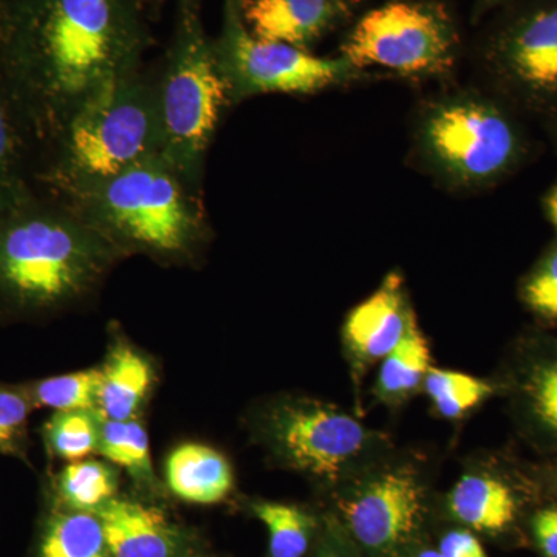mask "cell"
<instances>
[{"label": "cell", "mask_w": 557, "mask_h": 557, "mask_svg": "<svg viewBox=\"0 0 557 557\" xmlns=\"http://www.w3.org/2000/svg\"><path fill=\"white\" fill-rule=\"evenodd\" d=\"M152 44L139 0H0V81L28 134L51 141Z\"/></svg>", "instance_id": "1"}, {"label": "cell", "mask_w": 557, "mask_h": 557, "mask_svg": "<svg viewBox=\"0 0 557 557\" xmlns=\"http://www.w3.org/2000/svg\"><path fill=\"white\" fill-rule=\"evenodd\" d=\"M126 258L67 205L25 194L0 208V300L20 311L64 309Z\"/></svg>", "instance_id": "2"}, {"label": "cell", "mask_w": 557, "mask_h": 557, "mask_svg": "<svg viewBox=\"0 0 557 557\" xmlns=\"http://www.w3.org/2000/svg\"><path fill=\"white\" fill-rule=\"evenodd\" d=\"M62 203L126 258L145 255L159 262L188 263L207 247L211 234L201 189L160 156Z\"/></svg>", "instance_id": "3"}, {"label": "cell", "mask_w": 557, "mask_h": 557, "mask_svg": "<svg viewBox=\"0 0 557 557\" xmlns=\"http://www.w3.org/2000/svg\"><path fill=\"white\" fill-rule=\"evenodd\" d=\"M44 178L65 199L160 156L153 81L139 70L90 95L51 138Z\"/></svg>", "instance_id": "4"}, {"label": "cell", "mask_w": 557, "mask_h": 557, "mask_svg": "<svg viewBox=\"0 0 557 557\" xmlns=\"http://www.w3.org/2000/svg\"><path fill=\"white\" fill-rule=\"evenodd\" d=\"M153 91L160 157L201 189L209 148L233 102L205 30L200 0H178L174 35Z\"/></svg>", "instance_id": "5"}, {"label": "cell", "mask_w": 557, "mask_h": 557, "mask_svg": "<svg viewBox=\"0 0 557 557\" xmlns=\"http://www.w3.org/2000/svg\"><path fill=\"white\" fill-rule=\"evenodd\" d=\"M252 432L281 467L335 490L392 450L383 432L347 410L311 397L271 399L252 420Z\"/></svg>", "instance_id": "6"}, {"label": "cell", "mask_w": 557, "mask_h": 557, "mask_svg": "<svg viewBox=\"0 0 557 557\" xmlns=\"http://www.w3.org/2000/svg\"><path fill=\"white\" fill-rule=\"evenodd\" d=\"M512 109L507 101L480 95L446 98L424 113L421 150L457 185L497 182L520 166L528 153L525 131Z\"/></svg>", "instance_id": "7"}, {"label": "cell", "mask_w": 557, "mask_h": 557, "mask_svg": "<svg viewBox=\"0 0 557 557\" xmlns=\"http://www.w3.org/2000/svg\"><path fill=\"white\" fill-rule=\"evenodd\" d=\"M336 511L364 557H409L428 516L423 471L391 453L335 487Z\"/></svg>", "instance_id": "8"}, {"label": "cell", "mask_w": 557, "mask_h": 557, "mask_svg": "<svg viewBox=\"0 0 557 557\" xmlns=\"http://www.w3.org/2000/svg\"><path fill=\"white\" fill-rule=\"evenodd\" d=\"M231 102L269 94L310 95L358 79L346 58H321L284 42L256 38L245 25L240 0H223L222 28L212 38Z\"/></svg>", "instance_id": "9"}, {"label": "cell", "mask_w": 557, "mask_h": 557, "mask_svg": "<svg viewBox=\"0 0 557 557\" xmlns=\"http://www.w3.org/2000/svg\"><path fill=\"white\" fill-rule=\"evenodd\" d=\"M457 51L448 10L426 0H394L370 10L341 44V57L358 70L381 67L409 78L445 75Z\"/></svg>", "instance_id": "10"}, {"label": "cell", "mask_w": 557, "mask_h": 557, "mask_svg": "<svg viewBox=\"0 0 557 557\" xmlns=\"http://www.w3.org/2000/svg\"><path fill=\"white\" fill-rule=\"evenodd\" d=\"M502 11L483 46L487 72L511 108L549 121L557 113V0H516Z\"/></svg>", "instance_id": "11"}, {"label": "cell", "mask_w": 557, "mask_h": 557, "mask_svg": "<svg viewBox=\"0 0 557 557\" xmlns=\"http://www.w3.org/2000/svg\"><path fill=\"white\" fill-rule=\"evenodd\" d=\"M497 386L508 395L523 434L539 448L557 453V338L523 339Z\"/></svg>", "instance_id": "12"}, {"label": "cell", "mask_w": 557, "mask_h": 557, "mask_svg": "<svg viewBox=\"0 0 557 557\" xmlns=\"http://www.w3.org/2000/svg\"><path fill=\"white\" fill-rule=\"evenodd\" d=\"M416 319L405 278L397 271L388 273L379 289L347 314L343 346L357 386L370 368L401 343Z\"/></svg>", "instance_id": "13"}, {"label": "cell", "mask_w": 557, "mask_h": 557, "mask_svg": "<svg viewBox=\"0 0 557 557\" xmlns=\"http://www.w3.org/2000/svg\"><path fill=\"white\" fill-rule=\"evenodd\" d=\"M523 498L515 479L494 461H472L446 496L449 518L461 527L504 536L516 527Z\"/></svg>", "instance_id": "14"}, {"label": "cell", "mask_w": 557, "mask_h": 557, "mask_svg": "<svg viewBox=\"0 0 557 557\" xmlns=\"http://www.w3.org/2000/svg\"><path fill=\"white\" fill-rule=\"evenodd\" d=\"M112 557H189L194 537L159 507L115 497L97 512Z\"/></svg>", "instance_id": "15"}, {"label": "cell", "mask_w": 557, "mask_h": 557, "mask_svg": "<svg viewBox=\"0 0 557 557\" xmlns=\"http://www.w3.org/2000/svg\"><path fill=\"white\" fill-rule=\"evenodd\" d=\"M350 0H240L251 35L309 50L346 22Z\"/></svg>", "instance_id": "16"}, {"label": "cell", "mask_w": 557, "mask_h": 557, "mask_svg": "<svg viewBox=\"0 0 557 557\" xmlns=\"http://www.w3.org/2000/svg\"><path fill=\"white\" fill-rule=\"evenodd\" d=\"M156 383V370L143 351L116 336L101 366L97 412L102 420L124 421L138 418Z\"/></svg>", "instance_id": "17"}, {"label": "cell", "mask_w": 557, "mask_h": 557, "mask_svg": "<svg viewBox=\"0 0 557 557\" xmlns=\"http://www.w3.org/2000/svg\"><path fill=\"white\" fill-rule=\"evenodd\" d=\"M164 482L178 500L190 505H215L234 490L228 458L211 446L183 443L164 463Z\"/></svg>", "instance_id": "18"}, {"label": "cell", "mask_w": 557, "mask_h": 557, "mask_svg": "<svg viewBox=\"0 0 557 557\" xmlns=\"http://www.w3.org/2000/svg\"><path fill=\"white\" fill-rule=\"evenodd\" d=\"M431 361V348L416 319L401 343L380 362L373 395L387 408H401L423 391Z\"/></svg>", "instance_id": "19"}, {"label": "cell", "mask_w": 557, "mask_h": 557, "mask_svg": "<svg viewBox=\"0 0 557 557\" xmlns=\"http://www.w3.org/2000/svg\"><path fill=\"white\" fill-rule=\"evenodd\" d=\"M33 557H112L95 512L51 509L40 525Z\"/></svg>", "instance_id": "20"}, {"label": "cell", "mask_w": 557, "mask_h": 557, "mask_svg": "<svg viewBox=\"0 0 557 557\" xmlns=\"http://www.w3.org/2000/svg\"><path fill=\"white\" fill-rule=\"evenodd\" d=\"M98 454L113 467L126 471L141 490L159 494L160 482L152 463L149 434L138 418L102 420Z\"/></svg>", "instance_id": "21"}, {"label": "cell", "mask_w": 557, "mask_h": 557, "mask_svg": "<svg viewBox=\"0 0 557 557\" xmlns=\"http://www.w3.org/2000/svg\"><path fill=\"white\" fill-rule=\"evenodd\" d=\"M252 515L269 531V557H307L317 544L322 519L309 509L282 502L256 500Z\"/></svg>", "instance_id": "22"}, {"label": "cell", "mask_w": 557, "mask_h": 557, "mask_svg": "<svg viewBox=\"0 0 557 557\" xmlns=\"http://www.w3.org/2000/svg\"><path fill=\"white\" fill-rule=\"evenodd\" d=\"M119 472L101 460L70 461L58 475L54 507L95 512L119 497Z\"/></svg>", "instance_id": "23"}, {"label": "cell", "mask_w": 557, "mask_h": 557, "mask_svg": "<svg viewBox=\"0 0 557 557\" xmlns=\"http://www.w3.org/2000/svg\"><path fill=\"white\" fill-rule=\"evenodd\" d=\"M423 392L437 416L457 421L498 394V386L496 381L478 379L456 370L431 368L424 379Z\"/></svg>", "instance_id": "24"}, {"label": "cell", "mask_w": 557, "mask_h": 557, "mask_svg": "<svg viewBox=\"0 0 557 557\" xmlns=\"http://www.w3.org/2000/svg\"><path fill=\"white\" fill-rule=\"evenodd\" d=\"M24 124L0 81V208L30 193L24 170Z\"/></svg>", "instance_id": "25"}, {"label": "cell", "mask_w": 557, "mask_h": 557, "mask_svg": "<svg viewBox=\"0 0 557 557\" xmlns=\"http://www.w3.org/2000/svg\"><path fill=\"white\" fill-rule=\"evenodd\" d=\"M101 423L97 409L54 412L44 429L47 446L62 460H84L98 453Z\"/></svg>", "instance_id": "26"}, {"label": "cell", "mask_w": 557, "mask_h": 557, "mask_svg": "<svg viewBox=\"0 0 557 557\" xmlns=\"http://www.w3.org/2000/svg\"><path fill=\"white\" fill-rule=\"evenodd\" d=\"M101 368L79 370L39 381L33 388V401L42 408L61 410L97 409Z\"/></svg>", "instance_id": "27"}, {"label": "cell", "mask_w": 557, "mask_h": 557, "mask_svg": "<svg viewBox=\"0 0 557 557\" xmlns=\"http://www.w3.org/2000/svg\"><path fill=\"white\" fill-rule=\"evenodd\" d=\"M519 296L539 321L557 327V239L520 281Z\"/></svg>", "instance_id": "28"}, {"label": "cell", "mask_w": 557, "mask_h": 557, "mask_svg": "<svg viewBox=\"0 0 557 557\" xmlns=\"http://www.w3.org/2000/svg\"><path fill=\"white\" fill-rule=\"evenodd\" d=\"M30 401L24 394L0 387V453L11 450L24 437Z\"/></svg>", "instance_id": "29"}, {"label": "cell", "mask_w": 557, "mask_h": 557, "mask_svg": "<svg viewBox=\"0 0 557 557\" xmlns=\"http://www.w3.org/2000/svg\"><path fill=\"white\" fill-rule=\"evenodd\" d=\"M310 557H364L335 512L322 518L321 531Z\"/></svg>", "instance_id": "30"}, {"label": "cell", "mask_w": 557, "mask_h": 557, "mask_svg": "<svg viewBox=\"0 0 557 557\" xmlns=\"http://www.w3.org/2000/svg\"><path fill=\"white\" fill-rule=\"evenodd\" d=\"M442 557H487L486 549L474 531L461 527L446 531L438 542Z\"/></svg>", "instance_id": "31"}, {"label": "cell", "mask_w": 557, "mask_h": 557, "mask_svg": "<svg viewBox=\"0 0 557 557\" xmlns=\"http://www.w3.org/2000/svg\"><path fill=\"white\" fill-rule=\"evenodd\" d=\"M531 534L544 557H557V507H545L534 512Z\"/></svg>", "instance_id": "32"}, {"label": "cell", "mask_w": 557, "mask_h": 557, "mask_svg": "<svg viewBox=\"0 0 557 557\" xmlns=\"http://www.w3.org/2000/svg\"><path fill=\"white\" fill-rule=\"evenodd\" d=\"M542 207H544L545 215H547L548 222L555 226L557 233V180L549 186L547 193H545L544 200H542Z\"/></svg>", "instance_id": "33"}, {"label": "cell", "mask_w": 557, "mask_h": 557, "mask_svg": "<svg viewBox=\"0 0 557 557\" xmlns=\"http://www.w3.org/2000/svg\"><path fill=\"white\" fill-rule=\"evenodd\" d=\"M516 0H475V11L478 13H486V11L504 9Z\"/></svg>", "instance_id": "34"}, {"label": "cell", "mask_w": 557, "mask_h": 557, "mask_svg": "<svg viewBox=\"0 0 557 557\" xmlns=\"http://www.w3.org/2000/svg\"><path fill=\"white\" fill-rule=\"evenodd\" d=\"M542 482L547 483L549 490L556 491L557 493V465L556 467L545 468L541 472Z\"/></svg>", "instance_id": "35"}, {"label": "cell", "mask_w": 557, "mask_h": 557, "mask_svg": "<svg viewBox=\"0 0 557 557\" xmlns=\"http://www.w3.org/2000/svg\"><path fill=\"white\" fill-rule=\"evenodd\" d=\"M410 557H442V555H440L437 548L418 547Z\"/></svg>", "instance_id": "36"}, {"label": "cell", "mask_w": 557, "mask_h": 557, "mask_svg": "<svg viewBox=\"0 0 557 557\" xmlns=\"http://www.w3.org/2000/svg\"><path fill=\"white\" fill-rule=\"evenodd\" d=\"M549 134H552L553 141H555V146L557 149V113L553 116L552 120L548 121Z\"/></svg>", "instance_id": "37"}, {"label": "cell", "mask_w": 557, "mask_h": 557, "mask_svg": "<svg viewBox=\"0 0 557 557\" xmlns=\"http://www.w3.org/2000/svg\"><path fill=\"white\" fill-rule=\"evenodd\" d=\"M139 2H141L146 9V7H148V3H157V2H160V0H139Z\"/></svg>", "instance_id": "38"}, {"label": "cell", "mask_w": 557, "mask_h": 557, "mask_svg": "<svg viewBox=\"0 0 557 557\" xmlns=\"http://www.w3.org/2000/svg\"><path fill=\"white\" fill-rule=\"evenodd\" d=\"M189 557H214V556H189Z\"/></svg>", "instance_id": "39"}]
</instances>
